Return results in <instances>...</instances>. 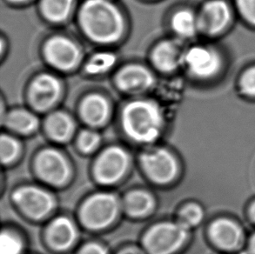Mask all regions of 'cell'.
Listing matches in <instances>:
<instances>
[{
    "label": "cell",
    "mask_w": 255,
    "mask_h": 254,
    "mask_svg": "<svg viewBox=\"0 0 255 254\" xmlns=\"http://www.w3.org/2000/svg\"><path fill=\"white\" fill-rule=\"evenodd\" d=\"M250 251L252 254H255V235L250 241Z\"/></svg>",
    "instance_id": "31"
},
{
    "label": "cell",
    "mask_w": 255,
    "mask_h": 254,
    "mask_svg": "<svg viewBox=\"0 0 255 254\" xmlns=\"http://www.w3.org/2000/svg\"><path fill=\"white\" fill-rule=\"evenodd\" d=\"M9 1L11 2V3H24V2H26V1H28V0H9Z\"/></svg>",
    "instance_id": "33"
},
{
    "label": "cell",
    "mask_w": 255,
    "mask_h": 254,
    "mask_svg": "<svg viewBox=\"0 0 255 254\" xmlns=\"http://www.w3.org/2000/svg\"><path fill=\"white\" fill-rule=\"evenodd\" d=\"M80 115L91 127L103 126L110 116V105L107 99L100 94H91L84 99L80 105Z\"/></svg>",
    "instance_id": "16"
},
{
    "label": "cell",
    "mask_w": 255,
    "mask_h": 254,
    "mask_svg": "<svg viewBox=\"0 0 255 254\" xmlns=\"http://www.w3.org/2000/svg\"><path fill=\"white\" fill-rule=\"evenodd\" d=\"M242 17L249 24L255 25V0H236Z\"/></svg>",
    "instance_id": "29"
},
{
    "label": "cell",
    "mask_w": 255,
    "mask_h": 254,
    "mask_svg": "<svg viewBox=\"0 0 255 254\" xmlns=\"http://www.w3.org/2000/svg\"><path fill=\"white\" fill-rule=\"evenodd\" d=\"M77 230L74 224L66 217H59L49 225L46 240L51 248L64 251L73 246L76 241Z\"/></svg>",
    "instance_id": "14"
},
{
    "label": "cell",
    "mask_w": 255,
    "mask_h": 254,
    "mask_svg": "<svg viewBox=\"0 0 255 254\" xmlns=\"http://www.w3.org/2000/svg\"><path fill=\"white\" fill-rule=\"evenodd\" d=\"M118 87L128 93H141L154 84V77L150 70L139 65H130L121 69L116 76Z\"/></svg>",
    "instance_id": "13"
},
{
    "label": "cell",
    "mask_w": 255,
    "mask_h": 254,
    "mask_svg": "<svg viewBox=\"0 0 255 254\" xmlns=\"http://www.w3.org/2000/svg\"><path fill=\"white\" fill-rule=\"evenodd\" d=\"M153 198L144 191H133L125 197V210L131 217L147 215L153 209Z\"/></svg>",
    "instance_id": "20"
},
{
    "label": "cell",
    "mask_w": 255,
    "mask_h": 254,
    "mask_svg": "<svg viewBox=\"0 0 255 254\" xmlns=\"http://www.w3.org/2000/svg\"><path fill=\"white\" fill-rule=\"evenodd\" d=\"M122 127L131 139L150 144L159 137L164 124L162 112L152 100H140L128 103L122 112Z\"/></svg>",
    "instance_id": "2"
},
{
    "label": "cell",
    "mask_w": 255,
    "mask_h": 254,
    "mask_svg": "<svg viewBox=\"0 0 255 254\" xmlns=\"http://www.w3.org/2000/svg\"><path fill=\"white\" fill-rule=\"evenodd\" d=\"M45 129L49 137L58 142H66L73 137L75 123L68 114L64 112H54L45 120Z\"/></svg>",
    "instance_id": "18"
},
{
    "label": "cell",
    "mask_w": 255,
    "mask_h": 254,
    "mask_svg": "<svg viewBox=\"0 0 255 254\" xmlns=\"http://www.w3.org/2000/svg\"><path fill=\"white\" fill-rule=\"evenodd\" d=\"M183 65L193 77L209 79L220 71L221 57L213 48L197 45L185 52Z\"/></svg>",
    "instance_id": "11"
},
{
    "label": "cell",
    "mask_w": 255,
    "mask_h": 254,
    "mask_svg": "<svg viewBox=\"0 0 255 254\" xmlns=\"http://www.w3.org/2000/svg\"><path fill=\"white\" fill-rule=\"evenodd\" d=\"M12 199L21 211L33 220H41L54 209L55 199L49 192L36 186H23L16 190Z\"/></svg>",
    "instance_id": "5"
},
{
    "label": "cell",
    "mask_w": 255,
    "mask_h": 254,
    "mask_svg": "<svg viewBox=\"0 0 255 254\" xmlns=\"http://www.w3.org/2000/svg\"><path fill=\"white\" fill-rule=\"evenodd\" d=\"M115 57L111 53H99L93 56L86 65V70L90 73H103L115 64Z\"/></svg>",
    "instance_id": "25"
},
{
    "label": "cell",
    "mask_w": 255,
    "mask_h": 254,
    "mask_svg": "<svg viewBox=\"0 0 255 254\" xmlns=\"http://www.w3.org/2000/svg\"><path fill=\"white\" fill-rule=\"evenodd\" d=\"M79 22L84 33L99 44L118 41L124 32L121 11L109 0H86L80 8Z\"/></svg>",
    "instance_id": "1"
},
{
    "label": "cell",
    "mask_w": 255,
    "mask_h": 254,
    "mask_svg": "<svg viewBox=\"0 0 255 254\" xmlns=\"http://www.w3.org/2000/svg\"><path fill=\"white\" fill-rule=\"evenodd\" d=\"M240 86L245 95L255 97V66L247 70L242 75Z\"/></svg>",
    "instance_id": "28"
},
{
    "label": "cell",
    "mask_w": 255,
    "mask_h": 254,
    "mask_svg": "<svg viewBox=\"0 0 255 254\" xmlns=\"http://www.w3.org/2000/svg\"><path fill=\"white\" fill-rule=\"evenodd\" d=\"M79 254H107V252L101 245L88 243L81 248Z\"/></svg>",
    "instance_id": "30"
},
{
    "label": "cell",
    "mask_w": 255,
    "mask_h": 254,
    "mask_svg": "<svg viewBox=\"0 0 255 254\" xmlns=\"http://www.w3.org/2000/svg\"><path fill=\"white\" fill-rule=\"evenodd\" d=\"M128 164L129 157L124 149L111 146L106 149L95 162L94 177L102 185H112L124 176Z\"/></svg>",
    "instance_id": "7"
},
{
    "label": "cell",
    "mask_w": 255,
    "mask_h": 254,
    "mask_svg": "<svg viewBox=\"0 0 255 254\" xmlns=\"http://www.w3.org/2000/svg\"><path fill=\"white\" fill-rule=\"evenodd\" d=\"M210 237L218 247L231 250L240 244L242 231L230 220H219L211 225Z\"/></svg>",
    "instance_id": "17"
},
{
    "label": "cell",
    "mask_w": 255,
    "mask_h": 254,
    "mask_svg": "<svg viewBox=\"0 0 255 254\" xmlns=\"http://www.w3.org/2000/svg\"><path fill=\"white\" fill-rule=\"evenodd\" d=\"M188 228L178 222H162L151 227L143 238L149 254H172L182 247Z\"/></svg>",
    "instance_id": "3"
},
{
    "label": "cell",
    "mask_w": 255,
    "mask_h": 254,
    "mask_svg": "<svg viewBox=\"0 0 255 254\" xmlns=\"http://www.w3.org/2000/svg\"><path fill=\"white\" fill-rule=\"evenodd\" d=\"M20 151V146L13 137L4 135L1 136L0 140V158L3 165H8L15 160Z\"/></svg>",
    "instance_id": "23"
},
{
    "label": "cell",
    "mask_w": 255,
    "mask_h": 254,
    "mask_svg": "<svg viewBox=\"0 0 255 254\" xmlns=\"http://www.w3.org/2000/svg\"><path fill=\"white\" fill-rule=\"evenodd\" d=\"M140 163L149 179L159 185L171 182L178 172L175 158L170 151L162 148L142 153Z\"/></svg>",
    "instance_id": "6"
},
{
    "label": "cell",
    "mask_w": 255,
    "mask_h": 254,
    "mask_svg": "<svg viewBox=\"0 0 255 254\" xmlns=\"http://www.w3.org/2000/svg\"><path fill=\"white\" fill-rule=\"evenodd\" d=\"M180 46L173 40H164L156 45L152 53V61L156 68L162 72H172L183 64L184 59Z\"/></svg>",
    "instance_id": "15"
},
{
    "label": "cell",
    "mask_w": 255,
    "mask_h": 254,
    "mask_svg": "<svg viewBox=\"0 0 255 254\" xmlns=\"http://www.w3.org/2000/svg\"><path fill=\"white\" fill-rule=\"evenodd\" d=\"M119 208L116 196L107 192L97 193L84 203L80 209V220L88 229L100 230L114 222Z\"/></svg>",
    "instance_id": "4"
},
{
    "label": "cell",
    "mask_w": 255,
    "mask_h": 254,
    "mask_svg": "<svg viewBox=\"0 0 255 254\" xmlns=\"http://www.w3.org/2000/svg\"><path fill=\"white\" fill-rule=\"evenodd\" d=\"M250 216L252 218L253 220L255 221V202L253 204L251 208H250Z\"/></svg>",
    "instance_id": "32"
},
{
    "label": "cell",
    "mask_w": 255,
    "mask_h": 254,
    "mask_svg": "<svg viewBox=\"0 0 255 254\" xmlns=\"http://www.w3.org/2000/svg\"><path fill=\"white\" fill-rule=\"evenodd\" d=\"M74 0H41L43 16L52 23H62L69 17Z\"/></svg>",
    "instance_id": "22"
},
{
    "label": "cell",
    "mask_w": 255,
    "mask_h": 254,
    "mask_svg": "<svg viewBox=\"0 0 255 254\" xmlns=\"http://www.w3.org/2000/svg\"><path fill=\"white\" fill-rule=\"evenodd\" d=\"M44 56L54 68L70 71L80 64L82 53L73 40L62 36H55L45 43Z\"/></svg>",
    "instance_id": "9"
},
{
    "label": "cell",
    "mask_w": 255,
    "mask_h": 254,
    "mask_svg": "<svg viewBox=\"0 0 255 254\" xmlns=\"http://www.w3.org/2000/svg\"><path fill=\"white\" fill-rule=\"evenodd\" d=\"M38 177L52 186L65 185L70 178V166L66 158L55 149L40 151L35 159Z\"/></svg>",
    "instance_id": "8"
},
{
    "label": "cell",
    "mask_w": 255,
    "mask_h": 254,
    "mask_svg": "<svg viewBox=\"0 0 255 254\" xmlns=\"http://www.w3.org/2000/svg\"><path fill=\"white\" fill-rule=\"evenodd\" d=\"M6 127L17 133L30 134L38 129L37 116L25 109H14L7 113L3 121Z\"/></svg>",
    "instance_id": "19"
},
{
    "label": "cell",
    "mask_w": 255,
    "mask_h": 254,
    "mask_svg": "<svg viewBox=\"0 0 255 254\" xmlns=\"http://www.w3.org/2000/svg\"><path fill=\"white\" fill-rule=\"evenodd\" d=\"M203 219V211L200 206L195 204H190L185 206L179 213V222L187 228L195 227Z\"/></svg>",
    "instance_id": "26"
},
{
    "label": "cell",
    "mask_w": 255,
    "mask_h": 254,
    "mask_svg": "<svg viewBox=\"0 0 255 254\" xmlns=\"http://www.w3.org/2000/svg\"><path fill=\"white\" fill-rule=\"evenodd\" d=\"M23 243L17 234L10 231H3L0 237V254H20Z\"/></svg>",
    "instance_id": "24"
},
{
    "label": "cell",
    "mask_w": 255,
    "mask_h": 254,
    "mask_svg": "<svg viewBox=\"0 0 255 254\" xmlns=\"http://www.w3.org/2000/svg\"><path fill=\"white\" fill-rule=\"evenodd\" d=\"M200 31L207 35H217L224 31L231 20L228 3L222 0H210L204 4L198 15Z\"/></svg>",
    "instance_id": "12"
},
{
    "label": "cell",
    "mask_w": 255,
    "mask_h": 254,
    "mask_svg": "<svg viewBox=\"0 0 255 254\" xmlns=\"http://www.w3.org/2000/svg\"><path fill=\"white\" fill-rule=\"evenodd\" d=\"M100 143V136L93 130H83L78 138V145L84 152H92Z\"/></svg>",
    "instance_id": "27"
},
{
    "label": "cell",
    "mask_w": 255,
    "mask_h": 254,
    "mask_svg": "<svg viewBox=\"0 0 255 254\" xmlns=\"http://www.w3.org/2000/svg\"><path fill=\"white\" fill-rule=\"evenodd\" d=\"M62 94V86L55 76L44 73L36 77L28 90V100L38 112H45L58 103Z\"/></svg>",
    "instance_id": "10"
},
{
    "label": "cell",
    "mask_w": 255,
    "mask_h": 254,
    "mask_svg": "<svg viewBox=\"0 0 255 254\" xmlns=\"http://www.w3.org/2000/svg\"><path fill=\"white\" fill-rule=\"evenodd\" d=\"M172 30L182 38H191L200 31L198 16L189 10H179L171 20Z\"/></svg>",
    "instance_id": "21"
}]
</instances>
